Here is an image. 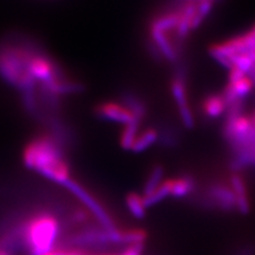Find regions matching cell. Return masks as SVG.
<instances>
[{
    "mask_svg": "<svg viewBox=\"0 0 255 255\" xmlns=\"http://www.w3.org/2000/svg\"><path fill=\"white\" fill-rule=\"evenodd\" d=\"M165 175V170L164 167L162 165H154L152 167V169L150 170V172L147 175V179L145 181V184H143L142 188V197L147 198L150 196L153 191L162 184Z\"/></svg>",
    "mask_w": 255,
    "mask_h": 255,
    "instance_id": "15",
    "label": "cell"
},
{
    "mask_svg": "<svg viewBox=\"0 0 255 255\" xmlns=\"http://www.w3.org/2000/svg\"><path fill=\"white\" fill-rule=\"evenodd\" d=\"M170 91L175 106H177L182 124L187 129H193L195 127V116L193 113V109H191L189 105L186 74L184 70L179 69L177 74L174 75L170 83Z\"/></svg>",
    "mask_w": 255,
    "mask_h": 255,
    "instance_id": "7",
    "label": "cell"
},
{
    "mask_svg": "<svg viewBox=\"0 0 255 255\" xmlns=\"http://www.w3.org/2000/svg\"><path fill=\"white\" fill-rule=\"evenodd\" d=\"M249 32H250V33H251L252 35H254V36H255V26H254V27H253Z\"/></svg>",
    "mask_w": 255,
    "mask_h": 255,
    "instance_id": "19",
    "label": "cell"
},
{
    "mask_svg": "<svg viewBox=\"0 0 255 255\" xmlns=\"http://www.w3.org/2000/svg\"><path fill=\"white\" fill-rule=\"evenodd\" d=\"M140 125L139 122H133L129 125L124 126V129L121 133V138H119V142H121L122 148L125 150H131L135 139H136L138 133L140 132Z\"/></svg>",
    "mask_w": 255,
    "mask_h": 255,
    "instance_id": "17",
    "label": "cell"
},
{
    "mask_svg": "<svg viewBox=\"0 0 255 255\" xmlns=\"http://www.w3.org/2000/svg\"><path fill=\"white\" fill-rule=\"evenodd\" d=\"M197 188L196 179L191 174H182L171 178V197L183 199L195 194Z\"/></svg>",
    "mask_w": 255,
    "mask_h": 255,
    "instance_id": "11",
    "label": "cell"
},
{
    "mask_svg": "<svg viewBox=\"0 0 255 255\" xmlns=\"http://www.w3.org/2000/svg\"><path fill=\"white\" fill-rule=\"evenodd\" d=\"M200 204L207 209L231 212L236 210V199L232 188L222 182H214L200 197Z\"/></svg>",
    "mask_w": 255,
    "mask_h": 255,
    "instance_id": "6",
    "label": "cell"
},
{
    "mask_svg": "<svg viewBox=\"0 0 255 255\" xmlns=\"http://www.w3.org/2000/svg\"><path fill=\"white\" fill-rule=\"evenodd\" d=\"M35 51L26 47L6 46L0 49V77L22 93L35 91L36 82L28 71V64Z\"/></svg>",
    "mask_w": 255,
    "mask_h": 255,
    "instance_id": "4",
    "label": "cell"
},
{
    "mask_svg": "<svg viewBox=\"0 0 255 255\" xmlns=\"http://www.w3.org/2000/svg\"><path fill=\"white\" fill-rule=\"evenodd\" d=\"M230 186L235 195L236 210L242 214H248L250 211V201L244 178L239 173H233L230 178Z\"/></svg>",
    "mask_w": 255,
    "mask_h": 255,
    "instance_id": "10",
    "label": "cell"
},
{
    "mask_svg": "<svg viewBox=\"0 0 255 255\" xmlns=\"http://www.w3.org/2000/svg\"><path fill=\"white\" fill-rule=\"evenodd\" d=\"M0 255H11V253H9L7 251H5V250L0 248Z\"/></svg>",
    "mask_w": 255,
    "mask_h": 255,
    "instance_id": "18",
    "label": "cell"
},
{
    "mask_svg": "<svg viewBox=\"0 0 255 255\" xmlns=\"http://www.w3.org/2000/svg\"><path fill=\"white\" fill-rule=\"evenodd\" d=\"M22 162L27 168L57 184L64 186L71 179L64 146L51 135H41L31 139L22 151Z\"/></svg>",
    "mask_w": 255,
    "mask_h": 255,
    "instance_id": "1",
    "label": "cell"
},
{
    "mask_svg": "<svg viewBox=\"0 0 255 255\" xmlns=\"http://www.w3.org/2000/svg\"><path fill=\"white\" fill-rule=\"evenodd\" d=\"M202 110L206 117L218 118L227 112L228 105L222 94H211L204 98Z\"/></svg>",
    "mask_w": 255,
    "mask_h": 255,
    "instance_id": "12",
    "label": "cell"
},
{
    "mask_svg": "<svg viewBox=\"0 0 255 255\" xmlns=\"http://www.w3.org/2000/svg\"><path fill=\"white\" fill-rule=\"evenodd\" d=\"M22 248L29 255H46L60 247L65 222L60 215L48 210L37 211L21 221Z\"/></svg>",
    "mask_w": 255,
    "mask_h": 255,
    "instance_id": "2",
    "label": "cell"
},
{
    "mask_svg": "<svg viewBox=\"0 0 255 255\" xmlns=\"http://www.w3.org/2000/svg\"><path fill=\"white\" fill-rule=\"evenodd\" d=\"M95 113L103 121L121 124L123 126L129 125L133 122H139L132 112L123 102L103 101L96 106Z\"/></svg>",
    "mask_w": 255,
    "mask_h": 255,
    "instance_id": "9",
    "label": "cell"
},
{
    "mask_svg": "<svg viewBox=\"0 0 255 255\" xmlns=\"http://www.w3.org/2000/svg\"><path fill=\"white\" fill-rule=\"evenodd\" d=\"M28 71L31 77L35 80V82L39 84H44L59 77L65 76L57 63L47 54L39 51H35L31 57L28 64Z\"/></svg>",
    "mask_w": 255,
    "mask_h": 255,
    "instance_id": "8",
    "label": "cell"
},
{
    "mask_svg": "<svg viewBox=\"0 0 255 255\" xmlns=\"http://www.w3.org/2000/svg\"><path fill=\"white\" fill-rule=\"evenodd\" d=\"M159 138V133L157 130L153 129V128H147L145 130H140L138 133L136 139H135L134 145L131 149V151L136 153L143 152V151L148 150L151 146H153L154 143Z\"/></svg>",
    "mask_w": 255,
    "mask_h": 255,
    "instance_id": "13",
    "label": "cell"
},
{
    "mask_svg": "<svg viewBox=\"0 0 255 255\" xmlns=\"http://www.w3.org/2000/svg\"><path fill=\"white\" fill-rule=\"evenodd\" d=\"M64 187H66L70 191V194L78 199V201L89 211V213L99 226L110 231L119 229L117 222L112 217V215L106 207L101 204L97 198L92 195V193H90L89 190L80 184L79 182L70 179L64 184Z\"/></svg>",
    "mask_w": 255,
    "mask_h": 255,
    "instance_id": "5",
    "label": "cell"
},
{
    "mask_svg": "<svg viewBox=\"0 0 255 255\" xmlns=\"http://www.w3.org/2000/svg\"><path fill=\"white\" fill-rule=\"evenodd\" d=\"M181 6L157 14L149 26L150 43L156 57L168 62H177L182 45L177 36Z\"/></svg>",
    "mask_w": 255,
    "mask_h": 255,
    "instance_id": "3",
    "label": "cell"
},
{
    "mask_svg": "<svg viewBox=\"0 0 255 255\" xmlns=\"http://www.w3.org/2000/svg\"><path fill=\"white\" fill-rule=\"evenodd\" d=\"M122 102L132 112V114L136 117L138 121L142 123L143 118L146 117L147 113L145 102L133 93H125L122 97Z\"/></svg>",
    "mask_w": 255,
    "mask_h": 255,
    "instance_id": "16",
    "label": "cell"
},
{
    "mask_svg": "<svg viewBox=\"0 0 255 255\" xmlns=\"http://www.w3.org/2000/svg\"><path fill=\"white\" fill-rule=\"evenodd\" d=\"M126 205L129 213L135 219H143L146 216L148 207L142 195L137 193H129L126 197Z\"/></svg>",
    "mask_w": 255,
    "mask_h": 255,
    "instance_id": "14",
    "label": "cell"
}]
</instances>
